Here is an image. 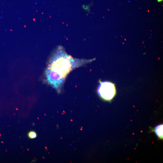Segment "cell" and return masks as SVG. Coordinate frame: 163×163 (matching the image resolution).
<instances>
[{
  "label": "cell",
  "instance_id": "6da1fadb",
  "mask_svg": "<svg viewBox=\"0 0 163 163\" xmlns=\"http://www.w3.org/2000/svg\"><path fill=\"white\" fill-rule=\"evenodd\" d=\"M86 62L75 59L59 50L53 56L45 71L47 81L54 88L59 90L69 72Z\"/></svg>",
  "mask_w": 163,
  "mask_h": 163
},
{
  "label": "cell",
  "instance_id": "7a4b0ae2",
  "mask_svg": "<svg viewBox=\"0 0 163 163\" xmlns=\"http://www.w3.org/2000/svg\"><path fill=\"white\" fill-rule=\"evenodd\" d=\"M97 92L102 99L106 101H110L115 95V86L113 83L109 82H101L97 88Z\"/></svg>",
  "mask_w": 163,
  "mask_h": 163
},
{
  "label": "cell",
  "instance_id": "3957f363",
  "mask_svg": "<svg viewBox=\"0 0 163 163\" xmlns=\"http://www.w3.org/2000/svg\"><path fill=\"white\" fill-rule=\"evenodd\" d=\"M163 125L159 124L156 126L153 130L157 136L160 139H162L163 138Z\"/></svg>",
  "mask_w": 163,
  "mask_h": 163
},
{
  "label": "cell",
  "instance_id": "277c9868",
  "mask_svg": "<svg viewBox=\"0 0 163 163\" xmlns=\"http://www.w3.org/2000/svg\"><path fill=\"white\" fill-rule=\"evenodd\" d=\"M28 136L30 139H34L37 136V134L35 132L33 131H31L28 133Z\"/></svg>",
  "mask_w": 163,
  "mask_h": 163
},
{
  "label": "cell",
  "instance_id": "5b68a950",
  "mask_svg": "<svg viewBox=\"0 0 163 163\" xmlns=\"http://www.w3.org/2000/svg\"><path fill=\"white\" fill-rule=\"evenodd\" d=\"M163 0H157V1L158 2H160L162 1Z\"/></svg>",
  "mask_w": 163,
  "mask_h": 163
}]
</instances>
